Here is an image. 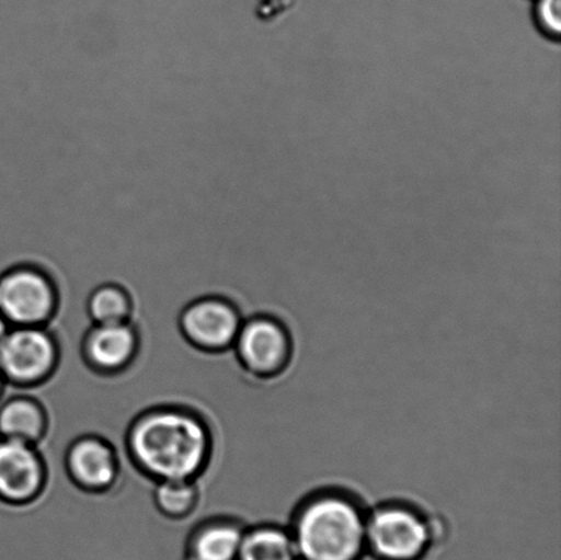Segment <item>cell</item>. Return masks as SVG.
Listing matches in <instances>:
<instances>
[{
    "label": "cell",
    "mask_w": 561,
    "mask_h": 560,
    "mask_svg": "<svg viewBox=\"0 0 561 560\" xmlns=\"http://www.w3.org/2000/svg\"><path fill=\"white\" fill-rule=\"evenodd\" d=\"M180 323L186 339L206 351L232 347L243 325L238 310L218 298L194 301L184 310Z\"/></svg>",
    "instance_id": "cell-7"
},
{
    "label": "cell",
    "mask_w": 561,
    "mask_h": 560,
    "mask_svg": "<svg viewBox=\"0 0 561 560\" xmlns=\"http://www.w3.org/2000/svg\"><path fill=\"white\" fill-rule=\"evenodd\" d=\"M0 387H2V373H0Z\"/></svg>",
    "instance_id": "cell-19"
},
{
    "label": "cell",
    "mask_w": 561,
    "mask_h": 560,
    "mask_svg": "<svg viewBox=\"0 0 561 560\" xmlns=\"http://www.w3.org/2000/svg\"><path fill=\"white\" fill-rule=\"evenodd\" d=\"M238 560H299L289 530L274 525L244 532Z\"/></svg>",
    "instance_id": "cell-13"
},
{
    "label": "cell",
    "mask_w": 561,
    "mask_h": 560,
    "mask_svg": "<svg viewBox=\"0 0 561 560\" xmlns=\"http://www.w3.org/2000/svg\"><path fill=\"white\" fill-rule=\"evenodd\" d=\"M244 532L228 519L203 525L191 539L186 560H238Z\"/></svg>",
    "instance_id": "cell-11"
},
{
    "label": "cell",
    "mask_w": 561,
    "mask_h": 560,
    "mask_svg": "<svg viewBox=\"0 0 561 560\" xmlns=\"http://www.w3.org/2000/svg\"><path fill=\"white\" fill-rule=\"evenodd\" d=\"M533 21L548 41L559 43L561 36V0H533Z\"/></svg>",
    "instance_id": "cell-16"
},
{
    "label": "cell",
    "mask_w": 561,
    "mask_h": 560,
    "mask_svg": "<svg viewBox=\"0 0 561 560\" xmlns=\"http://www.w3.org/2000/svg\"><path fill=\"white\" fill-rule=\"evenodd\" d=\"M46 484L41 455L27 444L11 438L0 441V498L14 504L35 501Z\"/></svg>",
    "instance_id": "cell-8"
},
{
    "label": "cell",
    "mask_w": 561,
    "mask_h": 560,
    "mask_svg": "<svg viewBox=\"0 0 561 560\" xmlns=\"http://www.w3.org/2000/svg\"><path fill=\"white\" fill-rule=\"evenodd\" d=\"M296 0H256L255 13L257 19L272 22L288 13Z\"/></svg>",
    "instance_id": "cell-17"
},
{
    "label": "cell",
    "mask_w": 561,
    "mask_h": 560,
    "mask_svg": "<svg viewBox=\"0 0 561 560\" xmlns=\"http://www.w3.org/2000/svg\"><path fill=\"white\" fill-rule=\"evenodd\" d=\"M210 444L205 422L174 408L148 411L128 435L131 459L158 481H195L210 458Z\"/></svg>",
    "instance_id": "cell-1"
},
{
    "label": "cell",
    "mask_w": 561,
    "mask_h": 560,
    "mask_svg": "<svg viewBox=\"0 0 561 560\" xmlns=\"http://www.w3.org/2000/svg\"><path fill=\"white\" fill-rule=\"evenodd\" d=\"M57 307L51 278L36 266L11 268L0 278V315L19 327H42Z\"/></svg>",
    "instance_id": "cell-4"
},
{
    "label": "cell",
    "mask_w": 561,
    "mask_h": 560,
    "mask_svg": "<svg viewBox=\"0 0 561 560\" xmlns=\"http://www.w3.org/2000/svg\"><path fill=\"white\" fill-rule=\"evenodd\" d=\"M153 498L157 507L167 517L181 518L194 510L199 492L195 481H158Z\"/></svg>",
    "instance_id": "cell-15"
},
{
    "label": "cell",
    "mask_w": 561,
    "mask_h": 560,
    "mask_svg": "<svg viewBox=\"0 0 561 560\" xmlns=\"http://www.w3.org/2000/svg\"><path fill=\"white\" fill-rule=\"evenodd\" d=\"M88 311L95 323L128 322L131 301L119 285H101L91 294Z\"/></svg>",
    "instance_id": "cell-14"
},
{
    "label": "cell",
    "mask_w": 561,
    "mask_h": 560,
    "mask_svg": "<svg viewBox=\"0 0 561 560\" xmlns=\"http://www.w3.org/2000/svg\"><path fill=\"white\" fill-rule=\"evenodd\" d=\"M434 540L431 521L403 504H388L367 517V552L377 560H423Z\"/></svg>",
    "instance_id": "cell-3"
},
{
    "label": "cell",
    "mask_w": 561,
    "mask_h": 560,
    "mask_svg": "<svg viewBox=\"0 0 561 560\" xmlns=\"http://www.w3.org/2000/svg\"><path fill=\"white\" fill-rule=\"evenodd\" d=\"M57 366V344L41 327H19L0 342V373L21 386L43 382Z\"/></svg>",
    "instance_id": "cell-5"
},
{
    "label": "cell",
    "mask_w": 561,
    "mask_h": 560,
    "mask_svg": "<svg viewBox=\"0 0 561 560\" xmlns=\"http://www.w3.org/2000/svg\"><path fill=\"white\" fill-rule=\"evenodd\" d=\"M136 348V332L128 322L96 323L84 343L88 362L102 372L123 369L134 359Z\"/></svg>",
    "instance_id": "cell-10"
},
{
    "label": "cell",
    "mask_w": 561,
    "mask_h": 560,
    "mask_svg": "<svg viewBox=\"0 0 561 560\" xmlns=\"http://www.w3.org/2000/svg\"><path fill=\"white\" fill-rule=\"evenodd\" d=\"M233 345L241 364L255 376L280 375L290 362L289 333L271 317H256L243 323Z\"/></svg>",
    "instance_id": "cell-6"
},
{
    "label": "cell",
    "mask_w": 561,
    "mask_h": 560,
    "mask_svg": "<svg viewBox=\"0 0 561 560\" xmlns=\"http://www.w3.org/2000/svg\"><path fill=\"white\" fill-rule=\"evenodd\" d=\"M8 321L4 320L3 316L0 315V342H2L5 333H8Z\"/></svg>",
    "instance_id": "cell-18"
},
{
    "label": "cell",
    "mask_w": 561,
    "mask_h": 560,
    "mask_svg": "<svg viewBox=\"0 0 561 560\" xmlns=\"http://www.w3.org/2000/svg\"><path fill=\"white\" fill-rule=\"evenodd\" d=\"M46 411L30 398L11 399L0 409L3 438L35 444L46 435Z\"/></svg>",
    "instance_id": "cell-12"
},
{
    "label": "cell",
    "mask_w": 561,
    "mask_h": 560,
    "mask_svg": "<svg viewBox=\"0 0 561 560\" xmlns=\"http://www.w3.org/2000/svg\"><path fill=\"white\" fill-rule=\"evenodd\" d=\"M66 464L71 479L88 491L107 490L118 476L117 455L98 437H82L71 444Z\"/></svg>",
    "instance_id": "cell-9"
},
{
    "label": "cell",
    "mask_w": 561,
    "mask_h": 560,
    "mask_svg": "<svg viewBox=\"0 0 561 560\" xmlns=\"http://www.w3.org/2000/svg\"><path fill=\"white\" fill-rule=\"evenodd\" d=\"M366 523L354 499L324 492L301 504L289 532L299 560H362L367 552Z\"/></svg>",
    "instance_id": "cell-2"
}]
</instances>
